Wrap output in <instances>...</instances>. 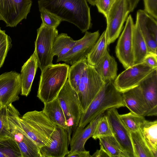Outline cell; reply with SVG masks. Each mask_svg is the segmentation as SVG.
Listing matches in <instances>:
<instances>
[{
  "mask_svg": "<svg viewBox=\"0 0 157 157\" xmlns=\"http://www.w3.org/2000/svg\"><path fill=\"white\" fill-rule=\"evenodd\" d=\"M104 113L99 114L84 128L77 127L72 133L70 141V150L69 152L86 150L85 144L93 135L96 125Z\"/></svg>",
  "mask_w": 157,
  "mask_h": 157,
  "instance_id": "20",
  "label": "cell"
},
{
  "mask_svg": "<svg viewBox=\"0 0 157 157\" xmlns=\"http://www.w3.org/2000/svg\"><path fill=\"white\" fill-rule=\"evenodd\" d=\"M20 123L28 136L39 148L49 145L56 126L42 110L26 113L21 117Z\"/></svg>",
  "mask_w": 157,
  "mask_h": 157,
  "instance_id": "4",
  "label": "cell"
},
{
  "mask_svg": "<svg viewBox=\"0 0 157 157\" xmlns=\"http://www.w3.org/2000/svg\"><path fill=\"white\" fill-rule=\"evenodd\" d=\"M124 106L122 93L116 89L113 81H105L103 87L82 113L78 127L84 128L99 114L109 109Z\"/></svg>",
  "mask_w": 157,
  "mask_h": 157,
  "instance_id": "2",
  "label": "cell"
},
{
  "mask_svg": "<svg viewBox=\"0 0 157 157\" xmlns=\"http://www.w3.org/2000/svg\"><path fill=\"white\" fill-rule=\"evenodd\" d=\"M88 63L87 57L85 56L70 67L67 79L76 92L83 74Z\"/></svg>",
  "mask_w": 157,
  "mask_h": 157,
  "instance_id": "28",
  "label": "cell"
},
{
  "mask_svg": "<svg viewBox=\"0 0 157 157\" xmlns=\"http://www.w3.org/2000/svg\"><path fill=\"white\" fill-rule=\"evenodd\" d=\"M77 40H74L65 33H61L55 38L53 44L54 56H57V60L67 53L76 43Z\"/></svg>",
  "mask_w": 157,
  "mask_h": 157,
  "instance_id": "26",
  "label": "cell"
},
{
  "mask_svg": "<svg viewBox=\"0 0 157 157\" xmlns=\"http://www.w3.org/2000/svg\"><path fill=\"white\" fill-rule=\"evenodd\" d=\"M104 81H114L117 76V66L114 58L108 50L99 63L94 67Z\"/></svg>",
  "mask_w": 157,
  "mask_h": 157,
  "instance_id": "23",
  "label": "cell"
},
{
  "mask_svg": "<svg viewBox=\"0 0 157 157\" xmlns=\"http://www.w3.org/2000/svg\"><path fill=\"white\" fill-rule=\"evenodd\" d=\"M10 137L8 118L7 106L0 108V139Z\"/></svg>",
  "mask_w": 157,
  "mask_h": 157,
  "instance_id": "35",
  "label": "cell"
},
{
  "mask_svg": "<svg viewBox=\"0 0 157 157\" xmlns=\"http://www.w3.org/2000/svg\"><path fill=\"white\" fill-rule=\"evenodd\" d=\"M115 0H96L95 5L98 12L107 17L108 12Z\"/></svg>",
  "mask_w": 157,
  "mask_h": 157,
  "instance_id": "37",
  "label": "cell"
},
{
  "mask_svg": "<svg viewBox=\"0 0 157 157\" xmlns=\"http://www.w3.org/2000/svg\"><path fill=\"white\" fill-rule=\"evenodd\" d=\"M130 12L128 0H115L107 17L105 30L108 45L118 38L122 31L124 23Z\"/></svg>",
  "mask_w": 157,
  "mask_h": 157,
  "instance_id": "9",
  "label": "cell"
},
{
  "mask_svg": "<svg viewBox=\"0 0 157 157\" xmlns=\"http://www.w3.org/2000/svg\"><path fill=\"white\" fill-rule=\"evenodd\" d=\"M99 35L98 30L94 33L86 31L84 36L77 40L70 51L56 62L62 61L72 65L83 57H86L98 39Z\"/></svg>",
  "mask_w": 157,
  "mask_h": 157,
  "instance_id": "16",
  "label": "cell"
},
{
  "mask_svg": "<svg viewBox=\"0 0 157 157\" xmlns=\"http://www.w3.org/2000/svg\"><path fill=\"white\" fill-rule=\"evenodd\" d=\"M32 3L31 0H0V20L6 26H16L26 19Z\"/></svg>",
  "mask_w": 157,
  "mask_h": 157,
  "instance_id": "11",
  "label": "cell"
},
{
  "mask_svg": "<svg viewBox=\"0 0 157 157\" xmlns=\"http://www.w3.org/2000/svg\"><path fill=\"white\" fill-rule=\"evenodd\" d=\"M67 157H91L90 151L86 150L83 151H76L69 152L66 155Z\"/></svg>",
  "mask_w": 157,
  "mask_h": 157,
  "instance_id": "40",
  "label": "cell"
},
{
  "mask_svg": "<svg viewBox=\"0 0 157 157\" xmlns=\"http://www.w3.org/2000/svg\"><path fill=\"white\" fill-rule=\"evenodd\" d=\"M3 106L1 104H0V108L2 107V106Z\"/></svg>",
  "mask_w": 157,
  "mask_h": 157,
  "instance_id": "44",
  "label": "cell"
},
{
  "mask_svg": "<svg viewBox=\"0 0 157 157\" xmlns=\"http://www.w3.org/2000/svg\"><path fill=\"white\" fill-rule=\"evenodd\" d=\"M38 67L37 60L34 52L21 67L20 74L21 95L27 97L29 94Z\"/></svg>",
  "mask_w": 157,
  "mask_h": 157,
  "instance_id": "21",
  "label": "cell"
},
{
  "mask_svg": "<svg viewBox=\"0 0 157 157\" xmlns=\"http://www.w3.org/2000/svg\"><path fill=\"white\" fill-rule=\"evenodd\" d=\"M106 115L109 121L113 135L129 157H134L130 132L123 125L116 108L107 110Z\"/></svg>",
  "mask_w": 157,
  "mask_h": 157,
  "instance_id": "17",
  "label": "cell"
},
{
  "mask_svg": "<svg viewBox=\"0 0 157 157\" xmlns=\"http://www.w3.org/2000/svg\"><path fill=\"white\" fill-rule=\"evenodd\" d=\"M37 31L34 52L37 60L38 67L42 71L46 67L53 64L54 56L53 44L58 32L56 28L48 27L42 23Z\"/></svg>",
  "mask_w": 157,
  "mask_h": 157,
  "instance_id": "8",
  "label": "cell"
},
{
  "mask_svg": "<svg viewBox=\"0 0 157 157\" xmlns=\"http://www.w3.org/2000/svg\"><path fill=\"white\" fill-rule=\"evenodd\" d=\"M101 145L110 157H129L113 136L100 137Z\"/></svg>",
  "mask_w": 157,
  "mask_h": 157,
  "instance_id": "29",
  "label": "cell"
},
{
  "mask_svg": "<svg viewBox=\"0 0 157 157\" xmlns=\"http://www.w3.org/2000/svg\"><path fill=\"white\" fill-rule=\"evenodd\" d=\"M69 140L68 131L56 125L48 146L40 148V157H65L69 153Z\"/></svg>",
  "mask_w": 157,
  "mask_h": 157,
  "instance_id": "14",
  "label": "cell"
},
{
  "mask_svg": "<svg viewBox=\"0 0 157 157\" xmlns=\"http://www.w3.org/2000/svg\"><path fill=\"white\" fill-rule=\"evenodd\" d=\"M8 118L11 138L16 143L22 157H40V148L27 135L20 123L18 110L12 103L7 106Z\"/></svg>",
  "mask_w": 157,
  "mask_h": 157,
  "instance_id": "6",
  "label": "cell"
},
{
  "mask_svg": "<svg viewBox=\"0 0 157 157\" xmlns=\"http://www.w3.org/2000/svg\"><path fill=\"white\" fill-rule=\"evenodd\" d=\"M119 116L121 121L130 132L138 131L141 124L145 119L144 117L131 112L126 114H119Z\"/></svg>",
  "mask_w": 157,
  "mask_h": 157,
  "instance_id": "32",
  "label": "cell"
},
{
  "mask_svg": "<svg viewBox=\"0 0 157 157\" xmlns=\"http://www.w3.org/2000/svg\"><path fill=\"white\" fill-rule=\"evenodd\" d=\"M100 149L96 151L91 155V157H110L103 147L100 145Z\"/></svg>",
  "mask_w": 157,
  "mask_h": 157,
  "instance_id": "41",
  "label": "cell"
},
{
  "mask_svg": "<svg viewBox=\"0 0 157 157\" xmlns=\"http://www.w3.org/2000/svg\"><path fill=\"white\" fill-rule=\"evenodd\" d=\"M42 24L48 27L56 28L62 21L52 13L43 9L39 10Z\"/></svg>",
  "mask_w": 157,
  "mask_h": 157,
  "instance_id": "36",
  "label": "cell"
},
{
  "mask_svg": "<svg viewBox=\"0 0 157 157\" xmlns=\"http://www.w3.org/2000/svg\"><path fill=\"white\" fill-rule=\"evenodd\" d=\"M144 10L155 20L157 19V0H143Z\"/></svg>",
  "mask_w": 157,
  "mask_h": 157,
  "instance_id": "38",
  "label": "cell"
},
{
  "mask_svg": "<svg viewBox=\"0 0 157 157\" xmlns=\"http://www.w3.org/2000/svg\"><path fill=\"white\" fill-rule=\"evenodd\" d=\"M39 10H44L78 27L82 33L91 28L90 8L86 0H38Z\"/></svg>",
  "mask_w": 157,
  "mask_h": 157,
  "instance_id": "1",
  "label": "cell"
},
{
  "mask_svg": "<svg viewBox=\"0 0 157 157\" xmlns=\"http://www.w3.org/2000/svg\"><path fill=\"white\" fill-rule=\"evenodd\" d=\"M129 4V9L130 12L133 11L136 7L140 0H128Z\"/></svg>",
  "mask_w": 157,
  "mask_h": 157,
  "instance_id": "42",
  "label": "cell"
},
{
  "mask_svg": "<svg viewBox=\"0 0 157 157\" xmlns=\"http://www.w3.org/2000/svg\"><path fill=\"white\" fill-rule=\"evenodd\" d=\"M108 46L105 30L87 56L88 63L94 67L96 66L105 56Z\"/></svg>",
  "mask_w": 157,
  "mask_h": 157,
  "instance_id": "27",
  "label": "cell"
},
{
  "mask_svg": "<svg viewBox=\"0 0 157 157\" xmlns=\"http://www.w3.org/2000/svg\"><path fill=\"white\" fill-rule=\"evenodd\" d=\"M139 131L154 157H157V121L145 119L141 124Z\"/></svg>",
  "mask_w": 157,
  "mask_h": 157,
  "instance_id": "22",
  "label": "cell"
},
{
  "mask_svg": "<svg viewBox=\"0 0 157 157\" xmlns=\"http://www.w3.org/2000/svg\"><path fill=\"white\" fill-rule=\"evenodd\" d=\"M88 2L91 5L95 6L96 0H87Z\"/></svg>",
  "mask_w": 157,
  "mask_h": 157,
  "instance_id": "43",
  "label": "cell"
},
{
  "mask_svg": "<svg viewBox=\"0 0 157 157\" xmlns=\"http://www.w3.org/2000/svg\"><path fill=\"white\" fill-rule=\"evenodd\" d=\"M125 106L131 112L145 117L149 116L150 109L139 86L122 93Z\"/></svg>",
  "mask_w": 157,
  "mask_h": 157,
  "instance_id": "18",
  "label": "cell"
},
{
  "mask_svg": "<svg viewBox=\"0 0 157 157\" xmlns=\"http://www.w3.org/2000/svg\"><path fill=\"white\" fill-rule=\"evenodd\" d=\"M150 109L149 116L157 115V69L140 84Z\"/></svg>",
  "mask_w": 157,
  "mask_h": 157,
  "instance_id": "19",
  "label": "cell"
},
{
  "mask_svg": "<svg viewBox=\"0 0 157 157\" xmlns=\"http://www.w3.org/2000/svg\"><path fill=\"white\" fill-rule=\"evenodd\" d=\"M12 40L10 36L0 28V69L2 66L8 52L12 47Z\"/></svg>",
  "mask_w": 157,
  "mask_h": 157,
  "instance_id": "34",
  "label": "cell"
},
{
  "mask_svg": "<svg viewBox=\"0 0 157 157\" xmlns=\"http://www.w3.org/2000/svg\"><path fill=\"white\" fill-rule=\"evenodd\" d=\"M0 157H22L18 145L12 138L0 139Z\"/></svg>",
  "mask_w": 157,
  "mask_h": 157,
  "instance_id": "31",
  "label": "cell"
},
{
  "mask_svg": "<svg viewBox=\"0 0 157 157\" xmlns=\"http://www.w3.org/2000/svg\"><path fill=\"white\" fill-rule=\"evenodd\" d=\"M43 111L48 118L56 125L68 131V128L63 111L57 97L53 101L44 103Z\"/></svg>",
  "mask_w": 157,
  "mask_h": 157,
  "instance_id": "24",
  "label": "cell"
},
{
  "mask_svg": "<svg viewBox=\"0 0 157 157\" xmlns=\"http://www.w3.org/2000/svg\"><path fill=\"white\" fill-rule=\"evenodd\" d=\"M133 40L135 65L142 63L149 54L146 43L136 22L134 26Z\"/></svg>",
  "mask_w": 157,
  "mask_h": 157,
  "instance_id": "25",
  "label": "cell"
},
{
  "mask_svg": "<svg viewBox=\"0 0 157 157\" xmlns=\"http://www.w3.org/2000/svg\"><path fill=\"white\" fill-rule=\"evenodd\" d=\"M69 67L66 63L52 64L41 71L37 96L44 103L57 98L67 79Z\"/></svg>",
  "mask_w": 157,
  "mask_h": 157,
  "instance_id": "3",
  "label": "cell"
},
{
  "mask_svg": "<svg viewBox=\"0 0 157 157\" xmlns=\"http://www.w3.org/2000/svg\"><path fill=\"white\" fill-rule=\"evenodd\" d=\"M21 90L20 74L11 71L0 75V104L2 105L19 100Z\"/></svg>",
  "mask_w": 157,
  "mask_h": 157,
  "instance_id": "13",
  "label": "cell"
},
{
  "mask_svg": "<svg viewBox=\"0 0 157 157\" xmlns=\"http://www.w3.org/2000/svg\"><path fill=\"white\" fill-rule=\"evenodd\" d=\"M57 97L65 117L70 143L72 134L78 126L83 111L77 94L68 79Z\"/></svg>",
  "mask_w": 157,
  "mask_h": 157,
  "instance_id": "5",
  "label": "cell"
},
{
  "mask_svg": "<svg viewBox=\"0 0 157 157\" xmlns=\"http://www.w3.org/2000/svg\"><path fill=\"white\" fill-rule=\"evenodd\" d=\"M155 69L143 62L134 65L117 76L113 81L114 86L118 91L123 93L139 86Z\"/></svg>",
  "mask_w": 157,
  "mask_h": 157,
  "instance_id": "10",
  "label": "cell"
},
{
  "mask_svg": "<svg viewBox=\"0 0 157 157\" xmlns=\"http://www.w3.org/2000/svg\"><path fill=\"white\" fill-rule=\"evenodd\" d=\"M113 136L111 127L106 115L103 114L98 121L92 136L94 140L103 136Z\"/></svg>",
  "mask_w": 157,
  "mask_h": 157,
  "instance_id": "33",
  "label": "cell"
},
{
  "mask_svg": "<svg viewBox=\"0 0 157 157\" xmlns=\"http://www.w3.org/2000/svg\"><path fill=\"white\" fill-rule=\"evenodd\" d=\"M134 26L133 19L129 15L116 47V56L125 69L134 65L133 40Z\"/></svg>",
  "mask_w": 157,
  "mask_h": 157,
  "instance_id": "12",
  "label": "cell"
},
{
  "mask_svg": "<svg viewBox=\"0 0 157 157\" xmlns=\"http://www.w3.org/2000/svg\"><path fill=\"white\" fill-rule=\"evenodd\" d=\"M130 135L134 157H154L139 130Z\"/></svg>",
  "mask_w": 157,
  "mask_h": 157,
  "instance_id": "30",
  "label": "cell"
},
{
  "mask_svg": "<svg viewBox=\"0 0 157 157\" xmlns=\"http://www.w3.org/2000/svg\"><path fill=\"white\" fill-rule=\"evenodd\" d=\"M105 82V81L95 67L88 63L77 92L83 113L87 108Z\"/></svg>",
  "mask_w": 157,
  "mask_h": 157,
  "instance_id": "7",
  "label": "cell"
},
{
  "mask_svg": "<svg viewBox=\"0 0 157 157\" xmlns=\"http://www.w3.org/2000/svg\"><path fill=\"white\" fill-rule=\"evenodd\" d=\"M157 55L148 54L144 58L143 63L151 67L157 69Z\"/></svg>",
  "mask_w": 157,
  "mask_h": 157,
  "instance_id": "39",
  "label": "cell"
},
{
  "mask_svg": "<svg viewBox=\"0 0 157 157\" xmlns=\"http://www.w3.org/2000/svg\"><path fill=\"white\" fill-rule=\"evenodd\" d=\"M136 23L147 44L148 53L157 55L156 20L144 10H138Z\"/></svg>",
  "mask_w": 157,
  "mask_h": 157,
  "instance_id": "15",
  "label": "cell"
}]
</instances>
